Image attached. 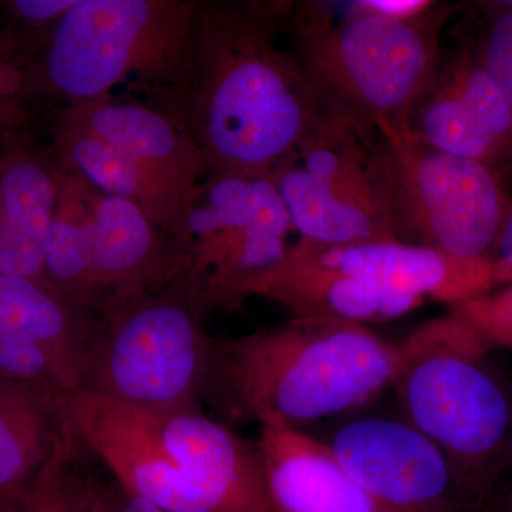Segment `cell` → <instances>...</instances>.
Instances as JSON below:
<instances>
[{
  "label": "cell",
  "instance_id": "cell-13",
  "mask_svg": "<svg viewBox=\"0 0 512 512\" xmlns=\"http://www.w3.org/2000/svg\"><path fill=\"white\" fill-rule=\"evenodd\" d=\"M67 113L137 164L153 195L157 228L174 231L208 170L194 141L175 121L141 104L106 97L70 104Z\"/></svg>",
  "mask_w": 512,
  "mask_h": 512
},
{
  "label": "cell",
  "instance_id": "cell-8",
  "mask_svg": "<svg viewBox=\"0 0 512 512\" xmlns=\"http://www.w3.org/2000/svg\"><path fill=\"white\" fill-rule=\"evenodd\" d=\"M292 231L271 175L211 173L174 228L190 245L183 265L195 299L229 305L239 285L285 258Z\"/></svg>",
  "mask_w": 512,
  "mask_h": 512
},
{
  "label": "cell",
  "instance_id": "cell-16",
  "mask_svg": "<svg viewBox=\"0 0 512 512\" xmlns=\"http://www.w3.org/2000/svg\"><path fill=\"white\" fill-rule=\"evenodd\" d=\"M256 446L275 512H380L322 440L261 427Z\"/></svg>",
  "mask_w": 512,
  "mask_h": 512
},
{
  "label": "cell",
  "instance_id": "cell-24",
  "mask_svg": "<svg viewBox=\"0 0 512 512\" xmlns=\"http://www.w3.org/2000/svg\"><path fill=\"white\" fill-rule=\"evenodd\" d=\"M488 261L494 288L512 284V202Z\"/></svg>",
  "mask_w": 512,
  "mask_h": 512
},
{
  "label": "cell",
  "instance_id": "cell-22",
  "mask_svg": "<svg viewBox=\"0 0 512 512\" xmlns=\"http://www.w3.org/2000/svg\"><path fill=\"white\" fill-rule=\"evenodd\" d=\"M483 29L476 40L478 55L512 110V2L480 3Z\"/></svg>",
  "mask_w": 512,
  "mask_h": 512
},
{
  "label": "cell",
  "instance_id": "cell-3",
  "mask_svg": "<svg viewBox=\"0 0 512 512\" xmlns=\"http://www.w3.org/2000/svg\"><path fill=\"white\" fill-rule=\"evenodd\" d=\"M336 20L319 6L292 18L296 62L333 121L366 143L409 136V117L439 60L454 8L394 19L353 3Z\"/></svg>",
  "mask_w": 512,
  "mask_h": 512
},
{
  "label": "cell",
  "instance_id": "cell-10",
  "mask_svg": "<svg viewBox=\"0 0 512 512\" xmlns=\"http://www.w3.org/2000/svg\"><path fill=\"white\" fill-rule=\"evenodd\" d=\"M322 441L380 512H474L447 458L403 417L348 420Z\"/></svg>",
  "mask_w": 512,
  "mask_h": 512
},
{
  "label": "cell",
  "instance_id": "cell-28",
  "mask_svg": "<svg viewBox=\"0 0 512 512\" xmlns=\"http://www.w3.org/2000/svg\"><path fill=\"white\" fill-rule=\"evenodd\" d=\"M22 87V74L0 52V107L9 103Z\"/></svg>",
  "mask_w": 512,
  "mask_h": 512
},
{
  "label": "cell",
  "instance_id": "cell-25",
  "mask_svg": "<svg viewBox=\"0 0 512 512\" xmlns=\"http://www.w3.org/2000/svg\"><path fill=\"white\" fill-rule=\"evenodd\" d=\"M360 8L394 19H413L424 15L434 3L426 0H360Z\"/></svg>",
  "mask_w": 512,
  "mask_h": 512
},
{
  "label": "cell",
  "instance_id": "cell-6",
  "mask_svg": "<svg viewBox=\"0 0 512 512\" xmlns=\"http://www.w3.org/2000/svg\"><path fill=\"white\" fill-rule=\"evenodd\" d=\"M200 6L161 0H77L57 20L49 82L73 103L106 99L131 79L178 80L190 62Z\"/></svg>",
  "mask_w": 512,
  "mask_h": 512
},
{
  "label": "cell",
  "instance_id": "cell-21",
  "mask_svg": "<svg viewBox=\"0 0 512 512\" xmlns=\"http://www.w3.org/2000/svg\"><path fill=\"white\" fill-rule=\"evenodd\" d=\"M57 148L67 170L103 194L137 204L156 227V205L140 168L119 147L64 114Z\"/></svg>",
  "mask_w": 512,
  "mask_h": 512
},
{
  "label": "cell",
  "instance_id": "cell-12",
  "mask_svg": "<svg viewBox=\"0 0 512 512\" xmlns=\"http://www.w3.org/2000/svg\"><path fill=\"white\" fill-rule=\"evenodd\" d=\"M60 175L59 201L73 215L100 312L109 303L157 288L170 275L157 227L133 201Z\"/></svg>",
  "mask_w": 512,
  "mask_h": 512
},
{
  "label": "cell",
  "instance_id": "cell-18",
  "mask_svg": "<svg viewBox=\"0 0 512 512\" xmlns=\"http://www.w3.org/2000/svg\"><path fill=\"white\" fill-rule=\"evenodd\" d=\"M67 393L33 380L0 382V494L46 466L72 431Z\"/></svg>",
  "mask_w": 512,
  "mask_h": 512
},
{
  "label": "cell",
  "instance_id": "cell-27",
  "mask_svg": "<svg viewBox=\"0 0 512 512\" xmlns=\"http://www.w3.org/2000/svg\"><path fill=\"white\" fill-rule=\"evenodd\" d=\"M476 512H512V466L491 488Z\"/></svg>",
  "mask_w": 512,
  "mask_h": 512
},
{
  "label": "cell",
  "instance_id": "cell-26",
  "mask_svg": "<svg viewBox=\"0 0 512 512\" xmlns=\"http://www.w3.org/2000/svg\"><path fill=\"white\" fill-rule=\"evenodd\" d=\"M77 0H18L13 8L22 18L33 22L59 20L76 5Z\"/></svg>",
  "mask_w": 512,
  "mask_h": 512
},
{
  "label": "cell",
  "instance_id": "cell-5",
  "mask_svg": "<svg viewBox=\"0 0 512 512\" xmlns=\"http://www.w3.org/2000/svg\"><path fill=\"white\" fill-rule=\"evenodd\" d=\"M198 305L190 289L109 303L94 322L79 392L151 412L198 410L212 353Z\"/></svg>",
  "mask_w": 512,
  "mask_h": 512
},
{
  "label": "cell",
  "instance_id": "cell-14",
  "mask_svg": "<svg viewBox=\"0 0 512 512\" xmlns=\"http://www.w3.org/2000/svg\"><path fill=\"white\" fill-rule=\"evenodd\" d=\"M292 251L315 264L402 295L457 303L493 291L488 259H461L400 241L316 245L299 239Z\"/></svg>",
  "mask_w": 512,
  "mask_h": 512
},
{
  "label": "cell",
  "instance_id": "cell-20",
  "mask_svg": "<svg viewBox=\"0 0 512 512\" xmlns=\"http://www.w3.org/2000/svg\"><path fill=\"white\" fill-rule=\"evenodd\" d=\"M80 450L73 429L35 476L0 494V512H117L114 494L83 466Z\"/></svg>",
  "mask_w": 512,
  "mask_h": 512
},
{
  "label": "cell",
  "instance_id": "cell-29",
  "mask_svg": "<svg viewBox=\"0 0 512 512\" xmlns=\"http://www.w3.org/2000/svg\"><path fill=\"white\" fill-rule=\"evenodd\" d=\"M114 498L117 512H168L146 498L127 493L123 488H120L119 495H114Z\"/></svg>",
  "mask_w": 512,
  "mask_h": 512
},
{
  "label": "cell",
  "instance_id": "cell-15",
  "mask_svg": "<svg viewBox=\"0 0 512 512\" xmlns=\"http://www.w3.org/2000/svg\"><path fill=\"white\" fill-rule=\"evenodd\" d=\"M251 296L281 303L293 318H330L360 325L402 318L424 302L315 264L292 248L274 268L239 285L229 305Z\"/></svg>",
  "mask_w": 512,
  "mask_h": 512
},
{
  "label": "cell",
  "instance_id": "cell-7",
  "mask_svg": "<svg viewBox=\"0 0 512 512\" xmlns=\"http://www.w3.org/2000/svg\"><path fill=\"white\" fill-rule=\"evenodd\" d=\"M383 143L397 241L454 258H490L512 202L504 174L412 136H384Z\"/></svg>",
  "mask_w": 512,
  "mask_h": 512
},
{
  "label": "cell",
  "instance_id": "cell-9",
  "mask_svg": "<svg viewBox=\"0 0 512 512\" xmlns=\"http://www.w3.org/2000/svg\"><path fill=\"white\" fill-rule=\"evenodd\" d=\"M269 175L302 241H397L383 140L366 143L336 131L299 148Z\"/></svg>",
  "mask_w": 512,
  "mask_h": 512
},
{
  "label": "cell",
  "instance_id": "cell-2",
  "mask_svg": "<svg viewBox=\"0 0 512 512\" xmlns=\"http://www.w3.org/2000/svg\"><path fill=\"white\" fill-rule=\"evenodd\" d=\"M397 346L366 325L330 318H292L238 339L212 340L217 376L237 412L261 427L301 430L349 416L392 386Z\"/></svg>",
  "mask_w": 512,
  "mask_h": 512
},
{
  "label": "cell",
  "instance_id": "cell-19",
  "mask_svg": "<svg viewBox=\"0 0 512 512\" xmlns=\"http://www.w3.org/2000/svg\"><path fill=\"white\" fill-rule=\"evenodd\" d=\"M94 322L56 289L0 274V328L45 350L69 393L79 392Z\"/></svg>",
  "mask_w": 512,
  "mask_h": 512
},
{
  "label": "cell",
  "instance_id": "cell-1",
  "mask_svg": "<svg viewBox=\"0 0 512 512\" xmlns=\"http://www.w3.org/2000/svg\"><path fill=\"white\" fill-rule=\"evenodd\" d=\"M291 10L200 6L180 79L183 131L211 173L269 174L316 138L346 130L323 109L293 53L276 43Z\"/></svg>",
  "mask_w": 512,
  "mask_h": 512
},
{
  "label": "cell",
  "instance_id": "cell-23",
  "mask_svg": "<svg viewBox=\"0 0 512 512\" xmlns=\"http://www.w3.org/2000/svg\"><path fill=\"white\" fill-rule=\"evenodd\" d=\"M450 313L463 320L488 350H512V284L457 303Z\"/></svg>",
  "mask_w": 512,
  "mask_h": 512
},
{
  "label": "cell",
  "instance_id": "cell-17",
  "mask_svg": "<svg viewBox=\"0 0 512 512\" xmlns=\"http://www.w3.org/2000/svg\"><path fill=\"white\" fill-rule=\"evenodd\" d=\"M60 175L28 151H0V274L50 286L46 242ZM55 289V288H53Z\"/></svg>",
  "mask_w": 512,
  "mask_h": 512
},
{
  "label": "cell",
  "instance_id": "cell-11",
  "mask_svg": "<svg viewBox=\"0 0 512 512\" xmlns=\"http://www.w3.org/2000/svg\"><path fill=\"white\" fill-rule=\"evenodd\" d=\"M409 136L511 173L512 110L481 62L474 37L441 46L433 76L410 113Z\"/></svg>",
  "mask_w": 512,
  "mask_h": 512
},
{
  "label": "cell",
  "instance_id": "cell-4",
  "mask_svg": "<svg viewBox=\"0 0 512 512\" xmlns=\"http://www.w3.org/2000/svg\"><path fill=\"white\" fill-rule=\"evenodd\" d=\"M488 353L450 313L397 346L390 386L403 419L444 454L474 512L512 466V394Z\"/></svg>",
  "mask_w": 512,
  "mask_h": 512
}]
</instances>
